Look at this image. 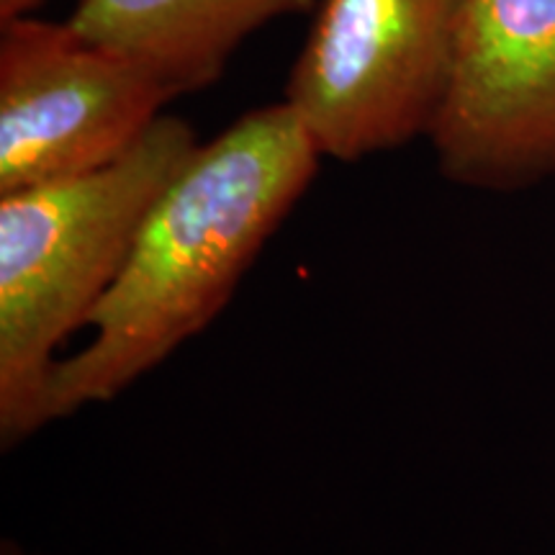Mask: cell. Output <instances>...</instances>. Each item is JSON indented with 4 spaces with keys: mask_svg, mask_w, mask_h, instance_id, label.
Wrapping results in <instances>:
<instances>
[{
    "mask_svg": "<svg viewBox=\"0 0 555 555\" xmlns=\"http://www.w3.org/2000/svg\"><path fill=\"white\" fill-rule=\"evenodd\" d=\"M461 0H317L286 101L319 155L358 163L429 137L453 73Z\"/></svg>",
    "mask_w": 555,
    "mask_h": 555,
    "instance_id": "3",
    "label": "cell"
},
{
    "mask_svg": "<svg viewBox=\"0 0 555 555\" xmlns=\"http://www.w3.org/2000/svg\"><path fill=\"white\" fill-rule=\"evenodd\" d=\"M163 114L114 163L0 196V440L50 425L60 347L86 330L114 286L139 229L198 147Z\"/></svg>",
    "mask_w": 555,
    "mask_h": 555,
    "instance_id": "2",
    "label": "cell"
},
{
    "mask_svg": "<svg viewBox=\"0 0 555 555\" xmlns=\"http://www.w3.org/2000/svg\"><path fill=\"white\" fill-rule=\"evenodd\" d=\"M172 99L69 21H0V196L114 163Z\"/></svg>",
    "mask_w": 555,
    "mask_h": 555,
    "instance_id": "4",
    "label": "cell"
},
{
    "mask_svg": "<svg viewBox=\"0 0 555 555\" xmlns=\"http://www.w3.org/2000/svg\"><path fill=\"white\" fill-rule=\"evenodd\" d=\"M314 139L286 101L240 116L198 144L139 229L127 266L60 358L50 420L119 399L221 314L317 178Z\"/></svg>",
    "mask_w": 555,
    "mask_h": 555,
    "instance_id": "1",
    "label": "cell"
},
{
    "mask_svg": "<svg viewBox=\"0 0 555 555\" xmlns=\"http://www.w3.org/2000/svg\"><path fill=\"white\" fill-rule=\"evenodd\" d=\"M41 0H0V21H11L26 16L31 9H37Z\"/></svg>",
    "mask_w": 555,
    "mask_h": 555,
    "instance_id": "7",
    "label": "cell"
},
{
    "mask_svg": "<svg viewBox=\"0 0 555 555\" xmlns=\"http://www.w3.org/2000/svg\"><path fill=\"white\" fill-rule=\"evenodd\" d=\"M0 555H26L24 551L16 543H11V540H5L3 547H0Z\"/></svg>",
    "mask_w": 555,
    "mask_h": 555,
    "instance_id": "8",
    "label": "cell"
},
{
    "mask_svg": "<svg viewBox=\"0 0 555 555\" xmlns=\"http://www.w3.org/2000/svg\"><path fill=\"white\" fill-rule=\"evenodd\" d=\"M317 0H80L67 21L172 95L208 88L249 34Z\"/></svg>",
    "mask_w": 555,
    "mask_h": 555,
    "instance_id": "6",
    "label": "cell"
},
{
    "mask_svg": "<svg viewBox=\"0 0 555 555\" xmlns=\"http://www.w3.org/2000/svg\"><path fill=\"white\" fill-rule=\"evenodd\" d=\"M429 144L450 183L512 193L555 180V0H461Z\"/></svg>",
    "mask_w": 555,
    "mask_h": 555,
    "instance_id": "5",
    "label": "cell"
}]
</instances>
